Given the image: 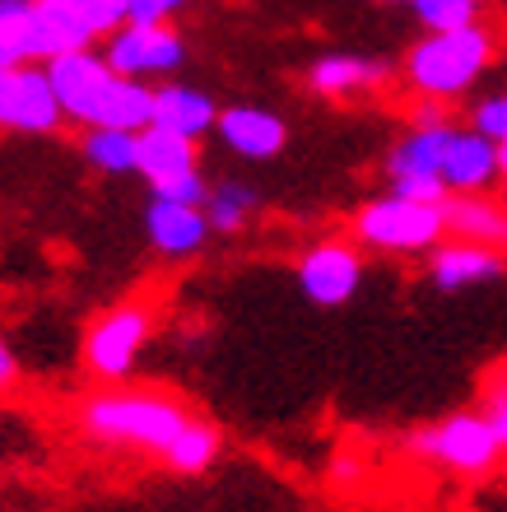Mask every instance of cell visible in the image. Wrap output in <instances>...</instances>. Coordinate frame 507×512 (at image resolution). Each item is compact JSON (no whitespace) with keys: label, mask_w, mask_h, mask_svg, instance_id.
<instances>
[{"label":"cell","mask_w":507,"mask_h":512,"mask_svg":"<svg viewBox=\"0 0 507 512\" xmlns=\"http://www.w3.org/2000/svg\"><path fill=\"white\" fill-rule=\"evenodd\" d=\"M191 424V410L177 396L140 387H103L80 401V429L94 447H126L168 457L177 433Z\"/></svg>","instance_id":"1"},{"label":"cell","mask_w":507,"mask_h":512,"mask_svg":"<svg viewBox=\"0 0 507 512\" xmlns=\"http://www.w3.org/2000/svg\"><path fill=\"white\" fill-rule=\"evenodd\" d=\"M498 56L494 28L470 24L456 33H424L401 61V80L419 103H456L489 75Z\"/></svg>","instance_id":"2"},{"label":"cell","mask_w":507,"mask_h":512,"mask_svg":"<svg viewBox=\"0 0 507 512\" xmlns=\"http://www.w3.org/2000/svg\"><path fill=\"white\" fill-rule=\"evenodd\" d=\"M354 243L382 256H428L433 247L447 243V215L442 201H414L401 191H382L363 201L349 219Z\"/></svg>","instance_id":"3"},{"label":"cell","mask_w":507,"mask_h":512,"mask_svg":"<svg viewBox=\"0 0 507 512\" xmlns=\"http://www.w3.org/2000/svg\"><path fill=\"white\" fill-rule=\"evenodd\" d=\"M419 461H433L442 471L452 475H489L498 461L507 457L503 443H498L494 424L480 415V410H456V415H442L438 424H424V429L410 433V443H405Z\"/></svg>","instance_id":"4"},{"label":"cell","mask_w":507,"mask_h":512,"mask_svg":"<svg viewBox=\"0 0 507 512\" xmlns=\"http://www.w3.org/2000/svg\"><path fill=\"white\" fill-rule=\"evenodd\" d=\"M149 336H154V308L149 303H117L107 308L89 336H84V368L94 373L107 387H121V382L135 373L140 354H145Z\"/></svg>","instance_id":"5"},{"label":"cell","mask_w":507,"mask_h":512,"mask_svg":"<svg viewBox=\"0 0 507 512\" xmlns=\"http://www.w3.org/2000/svg\"><path fill=\"white\" fill-rule=\"evenodd\" d=\"M103 56L117 75L163 84L187 66V38L173 24H121L112 38H103Z\"/></svg>","instance_id":"6"},{"label":"cell","mask_w":507,"mask_h":512,"mask_svg":"<svg viewBox=\"0 0 507 512\" xmlns=\"http://www.w3.org/2000/svg\"><path fill=\"white\" fill-rule=\"evenodd\" d=\"M438 177L447 196H480V191L503 187V159L498 145L484 140L480 131H470L466 122L438 126Z\"/></svg>","instance_id":"7"},{"label":"cell","mask_w":507,"mask_h":512,"mask_svg":"<svg viewBox=\"0 0 507 512\" xmlns=\"http://www.w3.org/2000/svg\"><path fill=\"white\" fill-rule=\"evenodd\" d=\"M294 280L307 303H317V308H345L363 284L359 243H349V238H321V243L303 247V256H298V266H294Z\"/></svg>","instance_id":"8"},{"label":"cell","mask_w":507,"mask_h":512,"mask_svg":"<svg viewBox=\"0 0 507 512\" xmlns=\"http://www.w3.org/2000/svg\"><path fill=\"white\" fill-rule=\"evenodd\" d=\"M66 122L47 80V66H5L0 70V131L10 135H52Z\"/></svg>","instance_id":"9"},{"label":"cell","mask_w":507,"mask_h":512,"mask_svg":"<svg viewBox=\"0 0 507 512\" xmlns=\"http://www.w3.org/2000/svg\"><path fill=\"white\" fill-rule=\"evenodd\" d=\"M112 75L117 70L107 66L103 47H75V52H61L47 61V80L56 89V103L66 112V122L75 126H94V112L103 103Z\"/></svg>","instance_id":"10"},{"label":"cell","mask_w":507,"mask_h":512,"mask_svg":"<svg viewBox=\"0 0 507 512\" xmlns=\"http://www.w3.org/2000/svg\"><path fill=\"white\" fill-rule=\"evenodd\" d=\"M219 145L233 154V159H247V163H266L275 154H284L289 145V122L275 117L270 108L261 103H233V108L219 112Z\"/></svg>","instance_id":"11"},{"label":"cell","mask_w":507,"mask_h":512,"mask_svg":"<svg viewBox=\"0 0 507 512\" xmlns=\"http://www.w3.org/2000/svg\"><path fill=\"white\" fill-rule=\"evenodd\" d=\"M145 238H149V247L159 256H168V261H191V256L205 252L214 229H210V219H205L201 205H177V201H163V196H149Z\"/></svg>","instance_id":"12"},{"label":"cell","mask_w":507,"mask_h":512,"mask_svg":"<svg viewBox=\"0 0 507 512\" xmlns=\"http://www.w3.org/2000/svg\"><path fill=\"white\" fill-rule=\"evenodd\" d=\"M391 80V66L377 56H359V52H326L307 66V89L317 98H359L373 94Z\"/></svg>","instance_id":"13"},{"label":"cell","mask_w":507,"mask_h":512,"mask_svg":"<svg viewBox=\"0 0 507 512\" xmlns=\"http://www.w3.org/2000/svg\"><path fill=\"white\" fill-rule=\"evenodd\" d=\"M503 270H507V261L498 247L461 243V238H447L442 247L428 252V280L438 284L442 294H461V289L489 284V280H498Z\"/></svg>","instance_id":"14"},{"label":"cell","mask_w":507,"mask_h":512,"mask_svg":"<svg viewBox=\"0 0 507 512\" xmlns=\"http://www.w3.org/2000/svg\"><path fill=\"white\" fill-rule=\"evenodd\" d=\"M42 33L52 42V56L75 52V47H103L107 24L94 10V0H33Z\"/></svg>","instance_id":"15"},{"label":"cell","mask_w":507,"mask_h":512,"mask_svg":"<svg viewBox=\"0 0 507 512\" xmlns=\"http://www.w3.org/2000/svg\"><path fill=\"white\" fill-rule=\"evenodd\" d=\"M219 103H214L205 89H191V84L163 80L154 84V126L173 135H187V140H205V135L219 126Z\"/></svg>","instance_id":"16"},{"label":"cell","mask_w":507,"mask_h":512,"mask_svg":"<svg viewBox=\"0 0 507 512\" xmlns=\"http://www.w3.org/2000/svg\"><path fill=\"white\" fill-rule=\"evenodd\" d=\"M135 173L149 182V191L173 187L177 177L201 173V145L187 135H173L163 126H145L140 131V168Z\"/></svg>","instance_id":"17"},{"label":"cell","mask_w":507,"mask_h":512,"mask_svg":"<svg viewBox=\"0 0 507 512\" xmlns=\"http://www.w3.org/2000/svg\"><path fill=\"white\" fill-rule=\"evenodd\" d=\"M442 215H447V238L498 247V252L507 247V205L498 201L494 191H480V196H447V201H442Z\"/></svg>","instance_id":"18"},{"label":"cell","mask_w":507,"mask_h":512,"mask_svg":"<svg viewBox=\"0 0 507 512\" xmlns=\"http://www.w3.org/2000/svg\"><path fill=\"white\" fill-rule=\"evenodd\" d=\"M94 126H117V131H135V135L154 126V84L131 80V75H112L103 103L94 112Z\"/></svg>","instance_id":"19"},{"label":"cell","mask_w":507,"mask_h":512,"mask_svg":"<svg viewBox=\"0 0 507 512\" xmlns=\"http://www.w3.org/2000/svg\"><path fill=\"white\" fill-rule=\"evenodd\" d=\"M84 163L103 177H126L140 168V135L117 131V126H89L80 140Z\"/></svg>","instance_id":"20"},{"label":"cell","mask_w":507,"mask_h":512,"mask_svg":"<svg viewBox=\"0 0 507 512\" xmlns=\"http://www.w3.org/2000/svg\"><path fill=\"white\" fill-rule=\"evenodd\" d=\"M256 210H261L256 187L238 182V177H219V182H210V196H205V219H210V229L219 233V238L242 233L256 219Z\"/></svg>","instance_id":"21"},{"label":"cell","mask_w":507,"mask_h":512,"mask_svg":"<svg viewBox=\"0 0 507 512\" xmlns=\"http://www.w3.org/2000/svg\"><path fill=\"white\" fill-rule=\"evenodd\" d=\"M47 61H52V42L42 33L33 5H28L24 14L0 19V70L5 66H47Z\"/></svg>","instance_id":"22"},{"label":"cell","mask_w":507,"mask_h":512,"mask_svg":"<svg viewBox=\"0 0 507 512\" xmlns=\"http://www.w3.org/2000/svg\"><path fill=\"white\" fill-rule=\"evenodd\" d=\"M219 447H224V433L214 429L210 419L191 415V424L177 433V443L168 447V457L163 461H168L177 475H201V471H210L214 461H219Z\"/></svg>","instance_id":"23"},{"label":"cell","mask_w":507,"mask_h":512,"mask_svg":"<svg viewBox=\"0 0 507 512\" xmlns=\"http://www.w3.org/2000/svg\"><path fill=\"white\" fill-rule=\"evenodd\" d=\"M410 10L424 24V33H456V28L484 24V0H410Z\"/></svg>","instance_id":"24"},{"label":"cell","mask_w":507,"mask_h":512,"mask_svg":"<svg viewBox=\"0 0 507 512\" xmlns=\"http://www.w3.org/2000/svg\"><path fill=\"white\" fill-rule=\"evenodd\" d=\"M466 112H470V117H466L470 131H480L484 140H494V145H503V140H507V89L475 98Z\"/></svg>","instance_id":"25"},{"label":"cell","mask_w":507,"mask_h":512,"mask_svg":"<svg viewBox=\"0 0 507 512\" xmlns=\"http://www.w3.org/2000/svg\"><path fill=\"white\" fill-rule=\"evenodd\" d=\"M480 415L494 424L498 443H503V452H507V364L494 368V373L484 378V387H480Z\"/></svg>","instance_id":"26"},{"label":"cell","mask_w":507,"mask_h":512,"mask_svg":"<svg viewBox=\"0 0 507 512\" xmlns=\"http://www.w3.org/2000/svg\"><path fill=\"white\" fill-rule=\"evenodd\" d=\"M187 5H191V0H131L126 24H173Z\"/></svg>","instance_id":"27"},{"label":"cell","mask_w":507,"mask_h":512,"mask_svg":"<svg viewBox=\"0 0 507 512\" xmlns=\"http://www.w3.org/2000/svg\"><path fill=\"white\" fill-rule=\"evenodd\" d=\"M94 10L103 14L107 38H112V33H117V28L126 24V14H131V0H94Z\"/></svg>","instance_id":"28"},{"label":"cell","mask_w":507,"mask_h":512,"mask_svg":"<svg viewBox=\"0 0 507 512\" xmlns=\"http://www.w3.org/2000/svg\"><path fill=\"white\" fill-rule=\"evenodd\" d=\"M14 378H19V359H14V350L0 340V391L14 387Z\"/></svg>","instance_id":"29"},{"label":"cell","mask_w":507,"mask_h":512,"mask_svg":"<svg viewBox=\"0 0 507 512\" xmlns=\"http://www.w3.org/2000/svg\"><path fill=\"white\" fill-rule=\"evenodd\" d=\"M331 475L340 480V485H349V480L359 475V461H354V457H335V461H331Z\"/></svg>","instance_id":"30"},{"label":"cell","mask_w":507,"mask_h":512,"mask_svg":"<svg viewBox=\"0 0 507 512\" xmlns=\"http://www.w3.org/2000/svg\"><path fill=\"white\" fill-rule=\"evenodd\" d=\"M33 0H0V19H10V14H24Z\"/></svg>","instance_id":"31"},{"label":"cell","mask_w":507,"mask_h":512,"mask_svg":"<svg viewBox=\"0 0 507 512\" xmlns=\"http://www.w3.org/2000/svg\"><path fill=\"white\" fill-rule=\"evenodd\" d=\"M498 159H503V177H507V140L498 145Z\"/></svg>","instance_id":"32"},{"label":"cell","mask_w":507,"mask_h":512,"mask_svg":"<svg viewBox=\"0 0 507 512\" xmlns=\"http://www.w3.org/2000/svg\"><path fill=\"white\" fill-rule=\"evenodd\" d=\"M387 5H410V0H387Z\"/></svg>","instance_id":"33"},{"label":"cell","mask_w":507,"mask_h":512,"mask_svg":"<svg viewBox=\"0 0 507 512\" xmlns=\"http://www.w3.org/2000/svg\"><path fill=\"white\" fill-rule=\"evenodd\" d=\"M503 187H507V177H503Z\"/></svg>","instance_id":"34"}]
</instances>
